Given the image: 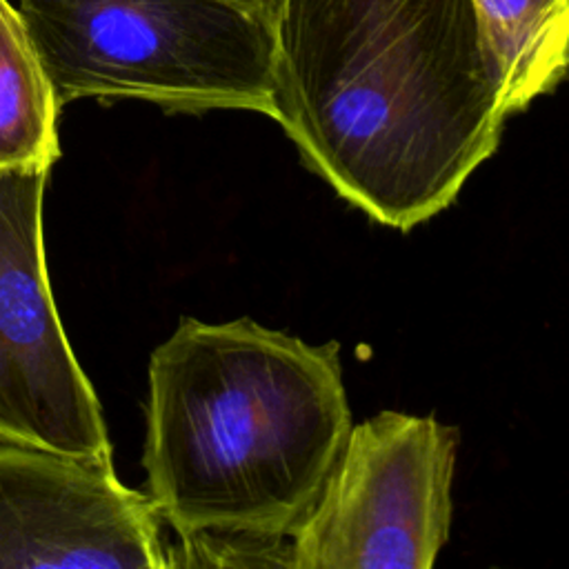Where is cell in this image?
Masks as SVG:
<instances>
[{
    "label": "cell",
    "instance_id": "cell-1",
    "mask_svg": "<svg viewBox=\"0 0 569 569\" xmlns=\"http://www.w3.org/2000/svg\"><path fill=\"white\" fill-rule=\"evenodd\" d=\"M273 120L302 162L409 231L449 207L509 118L473 0H284Z\"/></svg>",
    "mask_w": 569,
    "mask_h": 569
},
{
    "label": "cell",
    "instance_id": "cell-2",
    "mask_svg": "<svg viewBox=\"0 0 569 569\" xmlns=\"http://www.w3.org/2000/svg\"><path fill=\"white\" fill-rule=\"evenodd\" d=\"M349 429L338 342L182 318L151 353L142 462L176 533L291 538Z\"/></svg>",
    "mask_w": 569,
    "mask_h": 569
},
{
    "label": "cell",
    "instance_id": "cell-3",
    "mask_svg": "<svg viewBox=\"0 0 569 569\" xmlns=\"http://www.w3.org/2000/svg\"><path fill=\"white\" fill-rule=\"evenodd\" d=\"M60 107L147 100L164 111L273 116L276 33L222 0H18Z\"/></svg>",
    "mask_w": 569,
    "mask_h": 569
},
{
    "label": "cell",
    "instance_id": "cell-4",
    "mask_svg": "<svg viewBox=\"0 0 569 569\" xmlns=\"http://www.w3.org/2000/svg\"><path fill=\"white\" fill-rule=\"evenodd\" d=\"M456 429L380 411L349 429L307 520L296 569H429L449 538Z\"/></svg>",
    "mask_w": 569,
    "mask_h": 569
},
{
    "label": "cell",
    "instance_id": "cell-5",
    "mask_svg": "<svg viewBox=\"0 0 569 569\" xmlns=\"http://www.w3.org/2000/svg\"><path fill=\"white\" fill-rule=\"evenodd\" d=\"M51 167L0 169V431L111 453L100 402L62 331L42 242Z\"/></svg>",
    "mask_w": 569,
    "mask_h": 569
},
{
    "label": "cell",
    "instance_id": "cell-6",
    "mask_svg": "<svg viewBox=\"0 0 569 569\" xmlns=\"http://www.w3.org/2000/svg\"><path fill=\"white\" fill-rule=\"evenodd\" d=\"M162 516L111 453H71L0 431V569H164Z\"/></svg>",
    "mask_w": 569,
    "mask_h": 569
},
{
    "label": "cell",
    "instance_id": "cell-7",
    "mask_svg": "<svg viewBox=\"0 0 569 569\" xmlns=\"http://www.w3.org/2000/svg\"><path fill=\"white\" fill-rule=\"evenodd\" d=\"M507 111H525L569 76V0H473Z\"/></svg>",
    "mask_w": 569,
    "mask_h": 569
},
{
    "label": "cell",
    "instance_id": "cell-8",
    "mask_svg": "<svg viewBox=\"0 0 569 569\" xmlns=\"http://www.w3.org/2000/svg\"><path fill=\"white\" fill-rule=\"evenodd\" d=\"M58 111L22 13L11 0H0V169L58 160Z\"/></svg>",
    "mask_w": 569,
    "mask_h": 569
},
{
    "label": "cell",
    "instance_id": "cell-9",
    "mask_svg": "<svg viewBox=\"0 0 569 569\" xmlns=\"http://www.w3.org/2000/svg\"><path fill=\"white\" fill-rule=\"evenodd\" d=\"M222 2L233 4V7L242 9V11L260 18L262 22H267L271 27L276 24V20H278V16L282 11V4H284V0H222Z\"/></svg>",
    "mask_w": 569,
    "mask_h": 569
}]
</instances>
